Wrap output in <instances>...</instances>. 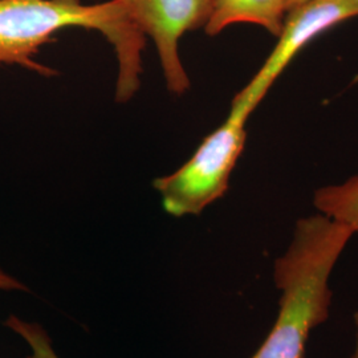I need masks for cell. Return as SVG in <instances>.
I'll return each instance as SVG.
<instances>
[{"instance_id": "5b68a950", "label": "cell", "mask_w": 358, "mask_h": 358, "mask_svg": "<svg viewBox=\"0 0 358 358\" xmlns=\"http://www.w3.org/2000/svg\"><path fill=\"white\" fill-rule=\"evenodd\" d=\"M358 16L356 0H308L291 8L266 63L244 87L256 103H262L282 71L306 45L322 32Z\"/></svg>"}, {"instance_id": "9c48e42d", "label": "cell", "mask_w": 358, "mask_h": 358, "mask_svg": "<svg viewBox=\"0 0 358 358\" xmlns=\"http://www.w3.org/2000/svg\"><path fill=\"white\" fill-rule=\"evenodd\" d=\"M0 291H28V288L24 282H19L0 268Z\"/></svg>"}, {"instance_id": "277c9868", "label": "cell", "mask_w": 358, "mask_h": 358, "mask_svg": "<svg viewBox=\"0 0 358 358\" xmlns=\"http://www.w3.org/2000/svg\"><path fill=\"white\" fill-rule=\"evenodd\" d=\"M145 36L154 41L167 90L183 94L190 80L179 56V40L198 28H205L214 0H118Z\"/></svg>"}, {"instance_id": "3957f363", "label": "cell", "mask_w": 358, "mask_h": 358, "mask_svg": "<svg viewBox=\"0 0 358 358\" xmlns=\"http://www.w3.org/2000/svg\"><path fill=\"white\" fill-rule=\"evenodd\" d=\"M256 105L241 90L226 121L207 136L192 158L170 176L154 179L162 206L173 217L199 215L224 195L245 143V124Z\"/></svg>"}, {"instance_id": "30bf717a", "label": "cell", "mask_w": 358, "mask_h": 358, "mask_svg": "<svg viewBox=\"0 0 358 358\" xmlns=\"http://www.w3.org/2000/svg\"><path fill=\"white\" fill-rule=\"evenodd\" d=\"M353 319H355V327H356V345H355L352 358H358V310L355 313Z\"/></svg>"}, {"instance_id": "ba28073f", "label": "cell", "mask_w": 358, "mask_h": 358, "mask_svg": "<svg viewBox=\"0 0 358 358\" xmlns=\"http://www.w3.org/2000/svg\"><path fill=\"white\" fill-rule=\"evenodd\" d=\"M6 327L19 334L31 346L32 353L27 358H59L52 348L50 336L38 324L10 316L6 320Z\"/></svg>"}, {"instance_id": "52a82bcc", "label": "cell", "mask_w": 358, "mask_h": 358, "mask_svg": "<svg viewBox=\"0 0 358 358\" xmlns=\"http://www.w3.org/2000/svg\"><path fill=\"white\" fill-rule=\"evenodd\" d=\"M315 206L321 214L345 224L358 234V176L338 186H327L315 194Z\"/></svg>"}, {"instance_id": "6da1fadb", "label": "cell", "mask_w": 358, "mask_h": 358, "mask_svg": "<svg viewBox=\"0 0 358 358\" xmlns=\"http://www.w3.org/2000/svg\"><path fill=\"white\" fill-rule=\"evenodd\" d=\"M66 28L97 31L113 45L118 62L115 100L128 103L140 90L146 36L118 0L90 6L81 0H0V64L57 76L35 56Z\"/></svg>"}, {"instance_id": "8992f818", "label": "cell", "mask_w": 358, "mask_h": 358, "mask_svg": "<svg viewBox=\"0 0 358 358\" xmlns=\"http://www.w3.org/2000/svg\"><path fill=\"white\" fill-rule=\"evenodd\" d=\"M285 15L284 0H214L205 31L208 36H217L232 24L250 23L279 36Z\"/></svg>"}, {"instance_id": "7a4b0ae2", "label": "cell", "mask_w": 358, "mask_h": 358, "mask_svg": "<svg viewBox=\"0 0 358 358\" xmlns=\"http://www.w3.org/2000/svg\"><path fill=\"white\" fill-rule=\"evenodd\" d=\"M353 231L324 214L296 223L289 247L273 266L279 312L251 358H304L310 332L328 320L333 268Z\"/></svg>"}, {"instance_id": "8fae6325", "label": "cell", "mask_w": 358, "mask_h": 358, "mask_svg": "<svg viewBox=\"0 0 358 358\" xmlns=\"http://www.w3.org/2000/svg\"><path fill=\"white\" fill-rule=\"evenodd\" d=\"M285 1V8H287V13L291 10V8H294L296 6H299V4H301V3H304V1H308V0H284ZM358 3V0H356Z\"/></svg>"}]
</instances>
